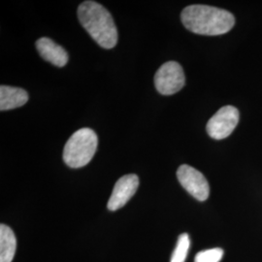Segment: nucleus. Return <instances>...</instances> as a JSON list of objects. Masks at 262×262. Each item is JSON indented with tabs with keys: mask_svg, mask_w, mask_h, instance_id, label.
<instances>
[{
	"mask_svg": "<svg viewBox=\"0 0 262 262\" xmlns=\"http://www.w3.org/2000/svg\"><path fill=\"white\" fill-rule=\"evenodd\" d=\"M186 83L183 67L177 61H168L159 67L155 75V85L162 95H172L180 92Z\"/></svg>",
	"mask_w": 262,
	"mask_h": 262,
	"instance_id": "20e7f679",
	"label": "nucleus"
},
{
	"mask_svg": "<svg viewBox=\"0 0 262 262\" xmlns=\"http://www.w3.org/2000/svg\"><path fill=\"white\" fill-rule=\"evenodd\" d=\"M98 138L93 129L84 127L74 132L66 142L63 160L70 168H81L91 162L95 155Z\"/></svg>",
	"mask_w": 262,
	"mask_h": 262,
	"instance_id": "7ed1b4c3",
	"label": "nucleus"
},
{
	"mask_svg": "<svg viewBox=\"0 0 262 262\" xmlns=\"http://www.w3.org/2000/svg\"><path fill=\"white\" fill-rule=\"evenodd\" d=\"M139 187V178L135 174L124 175L119 179L113 188L107 207L110 211H117L124 206Z\"/></svg>",
	"mask_w": 262,
	"mask_h": 262,
	"instance_id": "0eeeda50",
	"label": "nucleus"
},
{
	"mask_svg": "<svg viewBox=\"0 0 262 262\" xmlns=\"http://www.w3.org/2000/svg\"><path fill=\"white\" fill-rule=\"evenodd\" d=\"M177 178L187 192L199 201H205L210 194V187L204 175L189 165H181L177 170Z\"/></svg>",
	"mask_w": 262,
	"mask_h": 262,
	"instance_id": "423d86ee",
	"label": "nucleus"
},
{
	"mask_svg": "<svg viewBox=\"0 0 262 262\" xmlns=\"http://www.w3.org/2000/svg\"><path fill=\"white\" fill-rule=\"evenodd\" d=\"M17 249V239L8 225H0V262H12Z\"/></svg>",
	"mask_w": 262,
	"mask_h": 262,
	"instance_id": "9d476101",
	"label": "nucleus"
},
{
	"mask_svg": "<svg viewBox=\"0 0 262 262\" xmlns=\"http://www.w3.org/2000/svg\"><path fill=\"white\" fill-rule=\"evenodd\" d=\"M239 122V111L234 106L227 105L221 108L207 123L206 130L209 136L215 140L228 137Z\"/></svg>",
	"mask_w": 262,
	"mask_h": 262,
	"instance_id": "39448f33",
	"label": "nucleus"
},
{
	"mask_svg": "<svg viewBox=\"0 0 262 262\" xmlns=\"http://www.w3.org/2000/svg\"><path fill=\"white\" fill-rule=\"evenodd\" d=\"M38 53L43 59L57 67H63L68 62V54L61 46L48 37H42L36 41Z\"/></svg>",
	"mask_w": 262,
	"mask_h": 262,
	"instance_id": "6e6552de",
	"label": "nucleus"
},
{
	"mask_svg": "<svg viewBox=\"0 0 262 262\" xmlns=\"http://www.w3.org/2000/svg\"><path fill=\"white\" fill-rule=\"evenodd\" d=\"M28 101L25 90L2 84L0 86V110L7 111L24 106Z\"/></svg>",
	"mask_w": 262,
	"mask_h": 262,
	"instance_id": "1a4fd4ad",
	"label": "nucleus"
},
{
	"mask_svg": "<svg viewBox=\"0 0 262 262\" xmlns=\"http://www.w3.org/2000/svg\"><path fill=\"white\" fill-rule=\"evenodd\" d=\"M81 25L94 41L104 49H113L118 43V29L112 15L95 1H84L78 8Z\"/></svg>",
	"mask_w": 262,
	"mask_h": 262,
	"instance_id": "f03ea898",
	"label": "nucleus"
},
{
	"mask_svg": "<svg viewBox=\"0 0 262 262\" xmlns=\"http://www.w3.org/2000/svg\"><path fill=\"white\" fill-rule=\"evenodd\" d=\"M181 19L187 30L207 36L227 33L235 25L234 16L230 12L201 4L186 7Z\"/></svg>",
	"mask_w": 262,
	"mask_h": 262,
	"instance_id": "f257e3e1",
	"label": "nucleus"
},
{
	"mask_svg": "<svg viewBox=\"0 0 262 262\" xmlns=\"http://www.w3.org/2000/svg\"><path fill=\"white\" fill-rule=\"evenodd\" d=\"M189 247H190V239H189L188 234L183 233V234L180 235L177 244H176V248L173 252L170 262L186 261Z\"/></svg>",
	"mask_w": 262,
	"mask_h": 262,
	"instance_id": "9b49d317",
	"label": "nucleus"
},
{
	"mask_svg": "<svg viewBox=\"0 0 262 262\" xmlns=\"http://www.w3.org/2000/svg\"><path fill=\"white\" fill-rule=\"evenodd\" d=\"M224 256V250L215 248L199 252L195 256L194 262H220Z\"/></svg>",
	"mask_w": 262,
	"mask_h": 262,
	"instance_id": "f8f14e48",
	"label": "nucleus"
}]
</instances>
